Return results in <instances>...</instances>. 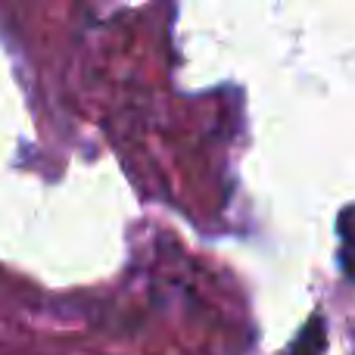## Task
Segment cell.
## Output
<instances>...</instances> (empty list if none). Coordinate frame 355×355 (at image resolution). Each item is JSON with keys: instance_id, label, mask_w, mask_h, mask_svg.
<instances>
[{"instance_id": "obj_1", "label": "cell", "mask_w": 355, "mask_h": 355, "mask_svg": "<svg viewBox=\"0 0 355 355\" xmlns=\"http://www.w3.org/2000/svg\"><path fill=\"white\" fill-rule=\"evenodd\" d=\"M340 262H343L346 275L355 281V209H346L340 218Z\"/></svg>"}]
</instances>
